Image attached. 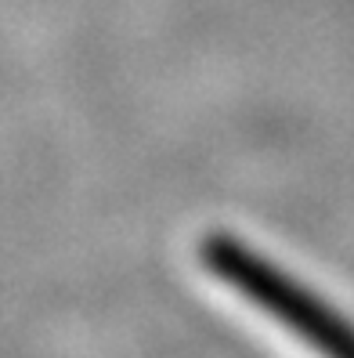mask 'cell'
I'll return each instance as SVG.
<instances>
[{"label":"cell","mask_w":354,"mask_h":358,"mask_svg":"<svg viewBox=\"0 0 354 358\" xmlns=\"http://www.w3.org/2000/svg\"><path fill=\"white\" fill-rule=\"evenodd\" d=\"M199 257L221 282L307 341L322 358H354V322L318 293H311L300 279L286 275L279 264L249 250L242 239L214 231L199 243Z\"/></svg>","instance_id":"cell-1"}]
</instances>
